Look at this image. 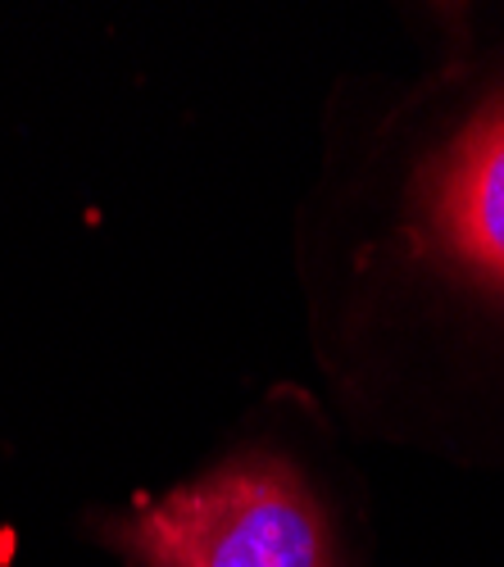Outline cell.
Masks as SVG:
<instances>
[{
	"label": "cell",
	"mask_w": 504,
	"mask_h": 567,
	"mask_svg": "<svg viewBox=\"0 0 504 567\" xmlns=\"http://www.w3.org/2000/svg\"><path fill=\"white\" fill-rule=\"evenodd\" d=\"M436 246L504 291V101L450 141L428 192Z\"/></svg>",
	"instance_id": "2"
},
{
	"label": "cell",
	"mask_w": 504,
	"mask_h": 567,
	"mask_svg": "<svg viewBox=\"0 0 504 567\" xmlns=\"http://www.w3.org/2000/svg\"><path fill=\"white\" fill-rule=\"evenodd\" d=\"M142 567H337L305 477L278 454H241L110 527Z\"/></svg>",
	"instance_id": "1"
}]
</instances>
